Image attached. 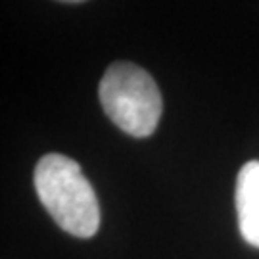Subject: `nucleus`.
I'll use <instances>...</instances> for the list:
<instances>
[{
    "label": "nucleus",
    "mask_w": 259,
    "mask_h": 259,
    "mask_svg": "<svg viewBox=\"0 0 259 259\" xmlns=\"http://www.w3.org/2000/svg\"><path fill=\"white\" fill-rule=\"evenodd\" d=\"M35 190L62 231L91 238L100 227V204L79 163L62 154H47L35 167Z\"/></svg>",
    "instance_id": "f257e3e1"
},
{
    "label": "nucleus",
    "mask_w": 259,
    "mask_h": 259,
    "mask_svg": "<svg viewBox=\"0 0 259 259\" xmlns=\"http://www.w3.org/2000/svg\"><path fill=\"white\" fill-rule=\"evenodd\" d=\"M98 98L106 115L123 133L146 139L157 129L163 111L161 93L148 71L131 62H115L104 73Z\"/></svg>",
    "instance_id": "f03ea898"
},
{
    "label": "nucleus",
    "mask_w": 259,
    "mask_h": 259,
    "mask_svg": "<svg viewBox=\"0 0 259 259\" xmlns=\"http://www.w3.org/2000/svg\"><path fill=\"white\" fill-rule=\"evenodd\" d=\"M236 211L242 238L259 248V161L244 163L236 177Z\"/></svg>",
    "instance_id": "7ed1b4c3"
},
{
    "label": "nucleus",
    "mask_w": 259,
    "mask_h": 259,
    "mask_svg": "<svg viewBox=\"0 0 259 259\" xmlns=\"http://www.w3.org/2000/svg\"><path fill=\"white\" fill-rule=\"evenodd\" d=\"M60 2H69V4H77V2H84V0H60Z\"/></svg>",
    "instance_id": "20e7f679"
}]
</instances>
